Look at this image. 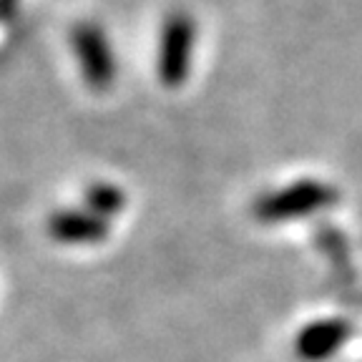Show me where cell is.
Listing matches in <instances>:
<instances>
[{"label": "cell", "mask_w": 362, "mask_h": 362, "mask_svg": "<svg viewBox=\"0 0 362 362\" xmlns=\"http://www.w3.org/2000/svg\"><path fill=\"white\" fill-rule=\"evenodd\" d=\"M71 48L78 61L83 81L93 90H108L116 81V58L108 38L93 23H81L71 33Z\"/></svg>", "instance_id": "cell-3"}, {"label": "cell", "mask_w": 362, "mask_h": 362, "mask_svg": "<svg viewBox=\"0 0 362 362\" xmlns=\"http://www.w3.org/2000/svg\"><path fill=\"white\" fill-rule=\"evenodd\" d=\"M347 334H350V325L345 320L312 322L297 332V337H294V352L305 362L327 360L332 352L339 350V345H345Z\"/></svg>", "instance_id": "cell-5"}, {"label": "cell", "mask_w": 362, "mask_h": 362, "mask_svg": "<svg viewBox=\"0 0 362 362\" xmlns=\"http://www.w3.org/2000/svg\"><path fill=\"white\" fill-rule=\"evenodd\" d=\"M48 234L58 244L81 247V244H101L111 232V224L103 216L88 209H58L48 216Z\"/></svg>", "instance_id": "cell-4"}, {"label": "cell", "mask_w": 362, "mask_h": 362, "mask_svg": "<svg viewBox=\"0 0 362 362\" xmlns=\"http://www.w3.org/2000/svg\"><path fill=\"white\" fill-rule=\"evenodd\" d=\"M86 206L93 214L103 216V219H111L119 211H124L126 206V194L124 189H119L116 184H108V181H96L86 189Z\"/></svg>", "instance_id": "cell-6"}, {"label": "cell", "mask_w": 362, "mask_h": 362, "mask_svg": "<svg viewBox=\"0 0 362 362\" xmlns=\"http://www.w3.org/2000/svg\"><path fill=\"white\" fill-rule=\"evenodd\" d=\"M194 40H197V28H194V18L189 13L176 11L166 16L156 48L158 83L166 88H181L187 83L189 71H192Z\"/></svg>", "instance_id": "cell-1"}, {"label": "cell", "mask_w": 362, "mask_h": 362, "mask_svg": "<svg viewBox=\"0 0 362 362\" xmlns=\"http://www.w3.org/2000/svg\"><path fill=\"white\" fill-rule=\"evenodd\" d=\"M334 202V192L327 184L320 181H297L292 187L277 189V192L264 194L255 202V216L264 224H277L294 216H305L312 211L329 206Z\"/></svg>", "instance_id": "cell-2"}]
</instances>
